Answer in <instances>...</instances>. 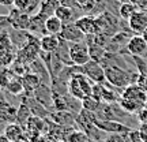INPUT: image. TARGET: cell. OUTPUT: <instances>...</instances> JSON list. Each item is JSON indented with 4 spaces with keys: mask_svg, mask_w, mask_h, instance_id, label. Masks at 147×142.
I'll list each match as a JSON object with an SVG mask.
<instances>
[{
    "mask_svg": "<svg viewBox=\"0 0 147 142\" xmlns=\"http://www.w3.org/2000/svg\"><path fill=\"white\" fill-rule=\"evenodd\" d=\"M61 44V38L55 34H44L40 38V48L44 53H55Z\"/></svg>",
    "mask_w": 147,
    "mask_h": 142,
    "instance_id": "13",
    "label": "cell"
},
{
    "mask_svg": "<svg viewBox=\"0 0 147 142\" xmlns=\"http://www.w3.org/2000/svg\"><path fill=\"white\" fill-rule=\"evenodd\" d=\"M7 22H10V25L15 30L26 32V30L30 29V25H32V15L27 14L26 11H21L14 8L7 15Z\"/></svg>",
    "mask_w": 147,
    "mask_h": 142,
    "instance_id": "7",
    "label": "cell"
},
{
    "mask_svg": "<svg viewBox=\"0 0 147 142\" xmlns=\"http://www.w3.org/2000/svg\"><path fill=\"white\" fill-rule=\"evenodd\" d=\"M60 4L61 5H65V7H69V8H78L76 5V0H60Z\"/></svg>",
    "mask_w": 147,
    "mask_h": 142,
    "instance_id": "33",
    "label": "cell"
},
{
    "mask_svg": "<svg viewBox=\"0 0 147 142\" xmlns=\"http://www.w3.org/2000/svg\"><path fill=\"white\" fill-rule=\"evenodd\" d=\"M60 5V0H42L40 3V8H38V14L42 15L44 18L55 15L56 10Z\"/></svg>",
    "mask_w": 147,
    "mask_h": 142,
    "instance_id": "18",
    "label": "cell"
},
{
    "mask_svg": "<svg viewBox=\"0 0 147 142\" xmlns=\"http://www.w3.org/2000/svg\"><path fill=\"white\" fill-rule=\"evenodd\" d=\"M3 134H4L11 142H18L25 138V128H23L19 123L14 122V123L5 124Z\"/></svg>",
    "mask_w": 147,
    "mask_h": 142,
    "instance_id": "14",
    "label": "cell"
},
{
    "mask_svg": "<svg viewBox=\"0 0 147 142\" xmlns=\"http://www.w3.org/2000/svg\"><path fill=\"white\" fill-rule=\"evenodd\" d=\"M127 51L131 53V56L143 58L147 53V41L142 37V34L132 36L127 42Z\"/></svg>",
    "mask_w": 147,
    "mask_h": 142,
    "instance_id": "10",
    "label": "cell"
},
{
    "mask_svg": "<svg viewBox=\"0 0 147 142\" xmlns=\"http://www.w3.org/2000/svg\"><path fill=\"white\" fill-rule=\"evenodd\" d=\"M138 118H139V120H140V123H147V107H144V108H142V109L138 112Z\"/></svg>",
    "mask_w": 147,
    "mask_h": 142,
    "instance_id": "32",
    "label": "cell"
},
{
    "mask_svg": "<svg viewBox=\"0 0 147 142\" xmlns=\"http://www.w3.org/2000/svg\"><path fill=\"white\" fill-rule=\"evenodd\" d=\"M146 79H147V73H146Z\"/></svg>",
    "mask_w": 147,
    "mask_h": 142,
    "instance_id": "39",
    "label": "cell"
},
{
    "mask_svg": "<svg viewBox=\"0 0 147 142\" xmlns=\"http://www.w3.org/2000/svg\"><path fill=\"white\" fill-rule=\"evenodd\" d=\"M55 15L63 22V25L69 23V22H75L74 21V8H69V7H65V5H61V4L59 5V8L55 12Z\"/></svg>",
    "mask_w": 147,
    "mask_h": 142,
    "instance_id": "20",
    "label": "cell"
},
{
    "mask_svg": "<svg viewBox=\"0 0 147 142\" xmlns=\"http://www.w3.org/2000/svg\"><path fill=\"white\" fill-rule=\"evenodd\" d=\"M93 86L94 84L84 74L74 73L67 81V93L72 99L82 101L83 99L93 94Z\"/></svg>",
    "mask_w": 147,
    "mask_h": 142,
    "instance_id": "1",
    "label": "cell"
},
{
    "mask_svg": "<svg viewBox=\"0 0 147 142\" xmlns=\"http://www.w3.org/2000/svg\"><path fill=\"white\" fill-rule=\"evenodd\" d=\"M95 3H97V0H76L78 8H80V10H83V11L94 10Z\"/></svg>",
    "mask_w": 147,
    "mask_h": 142,
    "instance_id": "28",
    "label": "cell"
},
{
    "mask_svg": "<svg viewBox=\"0 0 147 142\" xmlns=\"http://www.w3.org/2000/svg\"><path fill=\"white\" fill-rule=\"evenodd\" d=\"M104 142H127V139L125 135H123V134H109L104 139Z\"/></svg>",
    "mask_w": 147,
    "mask_h": 142,
    "instance_id": "30",
    "label": "cell"
},
{
    "mask_svg": "<svg viewBox=\"0 0 147 142\" xmlns=\"http://www.w3.org/2000/svg\"><path fill=\"white\" fill-rule=\"evenodd\" d=\"M128 1L135 4L139 10H146L147 8V0H128Z\"/></svg>",
    "mask_w": 147,
    "mask_h": 142,
    "instance_id": "31",
    "label": "cell"
},
{
    "mask_svg": "<svg viewBox=\"0 0 147 142\" xmlns=\"http://www.w3.org/2000/svg\"><path fill=\"white\" fill-rule=\"evenodd\" d=\"M128 26L134 33H140L147 27V12L146 10H138L134 15L128 19Z\"/></svg>",
    "mask_w": 147,
    "mask_h": 142,
    "instance_id": "12",
    "label": "cell"
},
{
    "mask_svg": "<svg viewBox=\"0 0 147 142\" xmlns=\"http://www.w3.org/2000/svg\"><path fill=\"white\" fill-rule=\"evenodd\" d=\"M138 10H139V8H138L135 4H132L129 1H125V3H121L120 7H119V15H120L121 19L128 21Z\"/></svg>",
    "mask_w": 147,
    "mask_h": 142,
    "instance_id": "22",
    "label": "cell"
},
{
    "mask_svg": "<svg viewBox=\"0 0 147 142\" xmlns=\"http://www.w3.org/2000/svg\"><path fill=\"white\" fill-rule=\"evenodd\" d=\"M32 116H33V113H32V111H30V108H29L25 103H22L21 107H19V109H16V123H19L22 127H25L27 120H29Z\"/></svg>",
    "mask_w": 147,
    "mask_h": 142,
    "instance_id": "21",
    "label": "cell"
},
{
    "mask_svg": "<svg viewBox=\"0 0 147 142\" xmlns=\"http://www.w3.org/2000/svg\"><path fill=\"white\" fill-rule=\"evenodd\" d=\"M65 142H91V139L82 130H75L65 137Z\"/></svg>",
    "mask_w": 147,
    "mask_h": 142,
    "instance_id": "25",
    "label": "cell"
},
{
    "mask_svg": "<svg viewBox=\"0 0 147 142\" xmlns=\"http://www.w3.org/2000/svg\"><path fill=\"white\" fill-rule=\"evenodd\" d=\"M105 69V77L106 82L112 85L113 88H119V89L124 90L127 86H129L131 84L136 82V78H132L134 74L129 71L124 70L123 67L117 66L115 63H105L102 64Z\"/></svg>",
    "mask_w": 147,
    "mask_h": 142,
    "instance_id": "2",
    "label": "cell"
},
{
    "mask_svg": "<svg viewBox=\"0 0 147 142\" xmlns=\"http://www.w3.org/2000/svg\"><path fill=\"white\" fill-rule=\"evenodd\" d=\"M121 94H119L112 85L101 84V101L105 104H115L119 103Z\"/></svg>",
    "mask_w": 147,
    "mask_h": 142,
    "instance_id": "15",
    "label": "cell"
},
{
    "mask_svg": "<svg viewBox=\"0 0 147 142\" xmlns=\"http://www.w3.org/2000/svg\"><path fill=\"white\" fill-rule=\"evenodd\" d=\"M75 25L79 27V30L83 33L84 36H95L100 33V26H98V21L97 18L91 15H84L79 16L75 21Z\"/></svg>",
    "mask_w": 147,
    "mask_h": 142,
    "instance_id": "9",
    "label": "cell"
},
{
    "mask_svg": "<svg viewBox=\"0 0 147 142\" xmlns=\"http://www.w3.org/2000/svg\"><path fill=\"white\" fill-rule=\"evenodd\" d=\"M15 59V48L10 40V36L0 33V67H10Z\"/></svg>",
    "mask_w": 147,
    "mask_h": 142,
    "instance_id": "5",
    "label": "cell"
},
{
    "mask_svg": "<svg viewBox=\"0 0 147 142\" xmlns=\"http://www.w3.org/2000/svg\"><path fill=\"white\" fill-rule=\"evenodd\" d=\"M139 130H140V134L143 137V141L147 142V123H143L142 126L139 127Z\"/></svg>",
    "mask_w": 147,
    "mask_h": 142,
    "instance_id": "34",
    "label": "cell"
},
{
    "mask_svg": "<svg viewBox=\"0 0 147 142\" xmlns=\"http://www.w3.org/2000/svg\"><path fill=\"white\" fill-rule=\"evenodd\" d=\"M14 77H15V74L12 73V70L11 69L0 70V89H5L7 85L12 81Z\"/></svg>",
    "mask_w": 147,
    "mask_h": 142,
    "instance_id": "26",
    "label": "cell"
},
{
    "mask_svg": "<svg viewBox=\"0 0 147 142\" xmlns=\"http://www.w3.org/2000/svg\"><path fill=\"white\" fill-rule=\"evenodd\" d=\"M128 139H129V142H144L139 128H132L131 131L128 132Z\"/></svg>",
    "mask_w": 147,
    "mask_h": 142,
    "instance_id": "29",
    "label": "cell"
},
{
    "mask_svg": "<svg viewBox=\"0 0 147 142\" xmlns=\"http://www.w3.org/2000/svg\"><path fill=\"white\" fill-rule=\"evenodd\" d=\"M94 124L100 130H102L104 132L108 134H123V135H128V132L131 131L132 128L128 127L127 124L121 123L119 120H112V119H100L95 115Z\"/></svg>",
    "mask_w": 147,
    "mask_h": 142,
    "instance_id": "6",
    "label": "cell"
},
{
    "mask_svg": "<svg viewBox=\"0 0 147 142\" xmlns=\"http://www.w3.org/2000/svg\"><path fill=\"white\" fill-rule=\"evenodd\" d=\"M121 97L136 103V104H139L142 108L146 107V104H147V92L140 89L136 84H131L129 86H127L125 89L121 92Z\"/></svg>",
    "mask_w": 147,
    "mask_h": 142,
    "instance_id": "8",
    "label": "cell"
},
{
    "mask_svg": "<svg viewBox=\"0 0 147 142\" xmlns=\"http://www.w3.org/2000/svg\"><path fill=\"white\" fill-rule=\"evenodd\" d=\"M80 103H82V108L90 111V112H94V113L100 109L101 104H102L100 100H97V99H95L94 96H89V97L83 99Z\"/></svg>",
    "mask_w": 147,
    "mask_h": 142,
    "instance_id": "24",
    "label": "cell"
},
{
    "mask_svg": "<svg viewBox=\"0 0 147 142\" xmlns=\"http://www.w3.org/2000/svg\"><path fill=\"white\" fill-rule=\"evenodd\" d=\"M142 37H143V38H144V40H146V41H147V27H146V29H144V30H143V33H142Z\"/></svg>",
    "mask_w": 147,
    "mask_h": 142,
    "instance_id": "37",
    "label": "cell"
},
{
    "mask_svg": "<svg viewBox=\"0 0 147 142\" xmlns=\"http://www.w3.org/2000/svg\"><path fill=\"white\" fill-rule=\"evenodd\" d=\"M117 104H119V107H120L124 112H127V113H138L139 111L142 109V107L139 105V104L128 100V99H124V97H120V100H119ZM143 108H144V107H143Z\"/></svg>",
    "mask_w": 147,
    "mask_h": 142,
    "instance_id": "23",
    "label": "cell"
},
{
    "mask_svg": "<svg viewBox=\"0 0 147 142\" xmlns=\"http://www.w3.org/2000/svg\"><path fill=\"white\" fill-rule=\"evenodd\" d=\"M68 59L72 66H84L91 60L90 55V48L87 42L84 41H76L68 44Z\"/></svg>",
    "mask_w": 147,
    "mask_h": 142,
    "instance_id": "3",
    "label": "cell"
},
{
    "mask_svg": "<svg viewBox=\"0 0 147 142\" xmlns=\"http://www.w3.org/2000/svg\"><path fill=\"white\" fill-rule=\"evenodd\" d=\"M5 90H7L10 94H12V96H19L21 93H23V92H25V86H23L22 77H18V75H15V77L12 78V81H11L10 84L7 85Z\"/></svg>",
    "mask_w": 147,
    "mask_h": 142,
    "instance_id": "19",
    "label": "cell"
},
{
    "mask_svg": "<svg viewBox=\"0 0 147 142\" xmlns=\"http://www.w3.org/2000/svg\"><path fill=\"white\" fill-rule=\"evenodd\" d=\"M0 142H11V141L7 137H5L4 134H0Z\"/></svg>",
    "mask_w": 147,
    "mask_h": 142,
    "instance_id": "36",
    "label": "cell"
},
{
    "mask_svg": "<svg viewBox=\"0 0 147 142\" xmlns=\"http://www.w3.org/2000/svg\"><path fill=\"white\" fill-rule=\"evenodd\" d=\"M45 33L47 34H55V36H59L61 30H63V22L59 19L56 15L48 16L45 19Z\"/></svg>",
    "mask_w": 147,
    "mask_h": 142,
    "instance_id": "17",
    "label": "cell"
},
{
    "mask_svg": "<svg viewBox=\"0 0 147 142\" xmlns=\"http://www.w3.org/2000/svg\"><path fill=\"white\" fill-rule=\"evenodd\" d=\"M146 70H147V62H146Z\"/></svg>",
    "mask_w": 147,
    "mask_h": 142,
    "instance_id": "38",
    "label": "cell"
},
{
    "mask_svg": "<svg viewBox=\"0 0 147 142\" xmlns=\"http://www.w3.org/2000/svg\"><path fill=\"white\" fill-rule=\"evenodd\" d=\"M76 70H78V73L84 74L93 84H105L106 82L105 69L97 60L91 59L89 63H86L84 66H80V67L76 66Z\"/></svg>",
    "mask_w": 147,
    "mask_h": 142,
    "instance_id": "4",
    "label": "cell"
},
{
    "mask_svg": "<svg viewBox=\"0 0 147 142\" xmlns=\"http://www.w3.org/2000/svg\"><path fill=\"white\" fill-rule=\"evenodd\" d=\"M22 81H23L25 92H29L32 96H33V93L37 90V88L42 84L41 79H40V77L36 75L34 73H26L23 77H22Z\"/></svg>",
    "mask_w": 147,
    "mask_h": 142,
    "instance_id": "16",
    "label": "cell"
},
{
    "mask_svg": "<svg viewBox=\"0 0 147 142\" xmlns=\"http://www.w3.org/2000/svg\"><path fill=\"white\" fill-rule=\"evenodd\" d=\"M0 5H4V7L14 5V0H0Z\"/></svg>",
    "mask_w": 147,
    "mask_h": 142,
    "instance_id": "35",
    "label": "cell"
},
{
    "mask_svg": "<svg viewBox=\"0 0 147 142\" xmlns=\"http://www.w3.org/2000/svg\"><path fill=\"white\" fill-rule=\"evenodd\" d=\"M59 37L67 42H76L83 41L84 34L79 30V27L75 25V22H69V23H65L63 26V30L59 34Z\"/></svg>",
    "mask_w": 147,
    "mask_h": 142,
    "instance_id": "11",
    "label": "cell"
},
{
    "mask_svg": "<svg viewBox=\"0 0 147 142\" xmlns=\"http://www.w3.org/2000/svg\"><path fill=\"white\" fill-rule=\"evenodd\" d=\"M33 5V0H14V8L21 11H26L27 14L30 12Z\"/></svg>",
    "mask_w": 147,
    "mask_h": 142,
    "instance_id": "27",
    "label": "cell"
}]
</instances>
